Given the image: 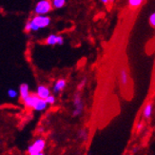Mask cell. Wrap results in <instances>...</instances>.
Segmentation results:
<instances>
[{
	"label": "cell",
	"mask_w": 155,
	"mask_h": 155,
	"mask_svg": "<svg viewBox=\"0 0 155 155\" xmlns=\"http://www.w3.org/2000/svg\"><path fill=\"white\" fill-rule=\"evenodd\" d=\"M100 1H101V3L104 4V5H107L109 3H110V0H100Z\"/></svg>",
	"instance_id": "obj_22"
},
{
	"label": "cell",
	"mask_w": 155,
	"mask_h": 155,
	"mask_svg": "<svg viewBox=\"0 0 155 155\" xmlns=\"http://www.w3.org/2000/svg\"><path fill=\"white\" fill-rule=\"evenodd\" d=\"M129 73H127V71L126 68H122L120 70V81L122 86L126 87L127 84H129Z\"/></svg>",
	"instance_id": "obj_11"
},
{
	"label": "cell",
	"mask_w": 155,
	"mask_h": 155,
	"mask_svg": "<svg viewBox=\"0 0 155 155\" xmlns=\"http://www.w3.org/2000/svg\"><path fill=\"white\" fill-rule=\"evenodd\" d=\"M110 3H113V2H114V0H110Z\"/></svg>",
	"instance_id": "obj_24"
},
{
	"label": "cell",
	"mask_w": 155,
	"mask_h": 155,
	"mask_svg": "<svg viewBox=\"0 0 155 155\" xmlns=\"http://www.w3.org/2000/svg\"><path fill=\"white\" fill-rule=\"evenodd\" d=\"M67 0H51L53 9H62L65 7Z\"/></svg>",
	"instance_id": "obj_14"
},
{
	"label": "cell",
	"mask_w": 155,
	"mask_h": 155,
	"mask_svg": "<svg viewBox=\"0 0 155 155\" xmlns=\"http://www.w3.org/2000/svg\"><path fill=\"white\" fill-rule=\"evenodd\" d=\"M78 138L79 140L83 141V142H86L89 139V132H87V129H81L78 131Z\"/></svg>",
	"instance_id": "obj_13"
},
{
	"label": "cell",
	"mask_w": 155,
	"mask_h": 155,
	"mask_svg": "<svg viewBox=\"0 0 155 155\" xmlns=\"http://www.w3.org/2000/svg\"><path fill=\"white\" fill-rule=\"evenodd\" d=\"M30 155H45L44 152H38V153H33V154H30Z\"/></svg>",
	"instance_id": "obj_23"
},
{
	"label": "cell",
	"mask_w": 155,
	"mask_h": 155,
	"mask_svg": "<svg viewBox=\"0 0 155 155\" xmlns=\"http://www.w3.org/2000/svg\"><path fill=\"white\" fill-rule=\"evenodd\" d=\"M86 84H87V77H83L82 80L80 81L79 85H78V90H82Z\"/></svg>",
	"instance_id": "obj_19"
},
{
	"label": "cell",
	"mask_w": 155,
	"mask_h": 155,
	"mask_svg": "<svg viewBox=\"0 0 155 155\" xmlns=\"http://www.w3.org/2000/svg\"><path fill=\"white\" fill-rule=\"evenodd\" d=\"M53 9L52 3L51 0H39L35 4V13L40 15H46L51 12Z\"/></svg>",
	"instance_id": "obj_3"
},
{
	"label": "cell",
	"mask_w": 155,
	"mask_h": 155,
	"mask_svg": "<svg viewBox=\"0 0 155 155\" xmlns=\"http://www.w3.org/2000/svg\"><path fill=\"white\" fill-rule=\"evenodd\" d=\"M45 43L48 46H55L59 45L62 46L64 44V37L62 35H50L46 38Z\"/></svg>",
	"instance_id": "obj_5"
},
{
	"label": "cell",
	"mask_w": 155,
	"mask_h": 155,
	"mask_svg": "<svg viewBox=\"0 0 155 155\" xmlns=\"http://www.w3.org/2000/svg\"><path fill=\"white\" fill-rule=\"evenodd\" d=\"M67 86V80L63 79V78H60L58 80L55 81L54 85L52 87V91L53 93H60L63 90H65V87Z\"/></svg>",
	"instance_id": "obj_8"
},
{
	"label": "cell",
	"mask_w": 155,
	"mask_h": 155,
	"mask_svg": "<svg viewBox=\"0 0 155 155\" xmlns=\"http://www.w3.org/2000/svg\"><path fill=\"white\" fill-rule=\"evenodd\" d=\"M24 31L26 32H31V21H27V23L24 26Z\"/></svg>",
	"instance_id": "obj_20"
},
{
	"label": "cell",
	"mask_w": 155,
	"mask_h": 155,
	"mask_svg": "<svg viewBox=\"0 0 155 155\" xmlns=\"http://www.w3.org/2000/svg\"><path fill=\"white\" fill-rule=\"evenodd\" d=\"M31 31H38L40 29L47 28L51 24V17L48 15H36L33 16L31 20Z\"/></svg>",
	"instance_id": "obj_1"
},
{
	"label": "cell",
	"mask_w": 155,
	"mask_h": 155,
	"mask_svg": "<svg viewBox=\"0 0 155 155\" xmlns=\"http://www.w3.org/2000/svg\"><path fill=\"white\" fill-rule=\"evenodd\" d=\"M149 23L151 27H153V28H155V12L150 13V15L149 17Z\"/></svg>",
	"instance_id": "obj_18"
},
{
	"label": "cell",
	"mask_w": 155,
	"mask_h": 155,
	"mask_svg": "<svg viewBox=\"0 0 155 155\" xmlns=\"http://www.w3.org/2000/svg\"><path fill=\"white\" fill-rule=\"evenodd\" d=\"M38 99L39 97L37 96L36 93H31L25 100H23V104L27 109H33V107L35 106Z\"/></svg>",
	"instance_id": "obj_6"
},
{
	"label": "cell",
	"mask_w": 155,
	"mask_h": 155,
	"mask_svg": "<svg viewBox=\"0 0 155 155\" xmlns=\"http://www.w3.org/2000/svg\"><path fill=\"white\" fill-rule=\"evenodd\" d=\"M37 96L41 99H46L49 95H51V90L49 89L48 87L45 85H39L36 89V92Z\"/></svg>",
	"instance_id": "obj_7"
},
{
	"label": "cell",
	"mask_w": 155,
	"mask_h": 155,
	"mask_svg": "<svg viewBox=\"0 0 155 155\" xmlns=\"http://www.w3.org/2000/svg\"><path fill=\"white\" fill-rule=\"evenodd\" d=\"M152 112H153V105L152 103H149L147 104L143 110V117L145 119H150V117L152 116Z\"/></svg>",
	"instance_id": "obj_12"
},
{
	"label": "cell",
	"mask_w": 155,
	"mask_h": 155,
	"mask_svg": "<svg viewBox=\"0 0 155 155\" xmlns=\"http://www.w3.org/2000/svg\"><path fill=\"white\" fill-rule=\"evenodd\" d=\"M72 105H73V110L71 113L72 117H79L82 115L83 110H84V102L79 91L73 94Z\"/></svg>",
	"instance_id": "obj_2"
},
{
	"label": "cell",
	"mask_w": 155,
	"mask_h": 155,
	"mask_svg": "<svg viewBox=\"0 0 155 155\" xmlns=\"http://www.w3.org/2000/svg\"><path fill=\"white\" fill-rule=\"evenodd\" d=\"M143 1H145V0H143Z\"/></svg>",
	"instance_id": "obj_25"
},
{
	"label": "cell",
	"mask_w": 155,
	"mask_h": 155,
	"mask_svg": "<svg viewBox=\"0 0 155 155\" xmlns=\"http://www.w3.org/2000/svg\"><path fill=\"white\" fill-rule=\"evenodd\" d=\"M18 93H19V91H15V89H9L8 90V96L12 99L16 98L18 96Z\"/></svg>",
	"instance_id": "obj_16"
},
{
	"label": "cell",
	"mask_w": 155,
	"mask_h": 155,
	"mask_svg": "<svg viewBox=\"0 0 155 155\" xmlns=\"http://www.w3.org/2000/svg\"><path fill=\"white\" fill-rule=\"evenodd\" d=\"M46 101H47V103H48L49 105H53V104H55V102H56V98H55L54 95H53V94H51V95H49L48 97L46 98Z\"/></svg>",
	"instance_id": "obj_17"
},
{
	"label": "cell",
	"mask_w": 155,
	"mask_h": 155,
	"mask_svg": "<svg viewBox=\"0 0 155 155\" xmlns=\"http://www.w3.org/2000/svg\"><path fill=\"white\" fill-rule=\"evenodd\" d=\"M143 129H144V124H143L142 122H139V123L136 125V130H137L138 132H140V131H142V130H143Z\"/></svg>",
	"instance_id": "obj_21"
},
{
	"label": "cell",
	"mask_w": 155,
	"mask_h": 155,
	"mask_svg": "<svg viewBox=\"0 0 155 155\" xmlns=\"http://www.w3.org/2000/svg\"><path fill=\"white\" fill-rule=\"evenodd\" d=\"M49 104L47 103V101L46 99H41V98H39L38 101L36 102L35 106L33 107V110H35V111H44L47 110V107H48Z\"/></svg>",
	"instance_id": "obj_10"
},
{
	"label": "cell",
	"mask_w": 155,
	"mask_h": 155,
	"mask_svg": "<svg viewBox=\"0 0 155 155\" xmlns=\"http://www.w3.org/2000/svg\"><path fill=\"white\" fill-rule=\"evenodd\" d=\"M143 0H129V6L131 9H137L139 6L142 5Z\"/></svg>",
	"instance_id": "obj_15"
},
{
	"label": "cell",
	"mask_w": 155,
	"mask_h": 155,
	"mask_svg": "<svg viewBox=\"0 0 155 155\" xmlns=\"http://www.w3.org/2000/svg\"><path fill=\"white\" fill-rule=\"evenodd\" d=\"M31 94V91H30V87H29V85L26 84V83H23L20 85L19 87V96H20V99L22 101L25 100L27 97Z\"/></svg>",
	"instance_id": "obj_9"
},
{
	"label": "cell",
	"mask_w": 155,
	"mask_h": 155,
	"mask_svg": "<svg viewBox=\"0 0 155 155\" xmlns=\"http://www.w3.org/2000/svg\"><path fill=\"white\" fill-rule=\"evenodd\" d=\"M46 147V140L44 138H37L33 142L29 145L28 149H27V152L30 154L33 153H38V152H43Z\"/></svg>",
	"instance_id": "obj_4"
}]
</instances>
